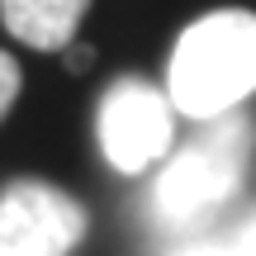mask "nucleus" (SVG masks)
<instances>
[{"instance_id": "nucleus-1", "label": "nucleus", "mask_w": 256, "mask_h": 256, "mask_svg": "<svg viewBox=\"0 0 256 256\" xmlns=\"http://www.w3.org/2000/svg\"><path fill=\"white\" fill-rule=\"evenodd\" d=\"M256 90V14L252 10H209L180 28L166 66V100L176 114L209 124L242 110Z\"/></svg>"}, {"instance_id": "nucleus-2", "label": "nucleus", "mask_w": 256, "mask_h": 256, "mask_svg": "<svg viewBox=\"0 0 256 256\" xmlns=\"http://www.w3.org/2000/svg\"><path fill=\"white\" fill-rule=\"evenodd\" d=\"M256 147V119L242 110L218 114L204 124V133H194L190 142H180V152L171 147L166 166L152 180V214L171 228L204 218V214L223 209L238 194L242 171L252 162Z\"/></svg>"}, {"instance_id": "nucleus-3", "label": "nucleus", "mask_w": 256, "mask_h": 256, "mask_svg": "<svg viewBox=\"0 0 256 256\" xmlns=\"http://www.w3.org/2000/svg\"><path fill=\"white\" fill-rule=\"evenodd\" d=\"M100 152L119 176H142L176 147V110L142 76H119L100 100Z\"/></svg>"}, {"instance_id": "nucleus-4", "label": "nucleus", "mask_w": 256, "mask_h": 256, "mask_svg": "<svg viewBox=\"0 0 256 256\" xmlns=\"http://www.w3.org/2000/svg\"><path fill=\"white\" fill-rule=\"evenodd\" d=\"M86 238V209L43 180L0 190V256H72Z\"/></svg>"}, {"instance_id": "nucleus-5", "label": "nucleus", "mask_w": 256, "mask_h": 256, "mask_svg": "<svg viewBox=\"0 0 256 256\" xmlns=\"http://www.w3.org/2000/svg\"><path fill=\"white\" fill-rule=\"evenodd\" d=\"M90 0H0V19L19 43L38 52H62L76 43V28Z\"/></svg>"}, {"instance_id": "nucleus-6", "label": "nucleus", "mask_w": 256, "mask_h": 256, "mask_svg": "<svg viewBox=\"0 0 256 256\" xmlns=\"http://www.w3.org/2000/svg\"><path fill=\"white\" fill-rule=\"evenodd\" d=\"M223 247H228V256H256V209L238 223V228L223 232Z\"/></svg>"}, {"instance_id": "nucleus-7", "label": "nucleus", "mask_w": 256, "mask_h": 256, "mask_svg": "<svg viewBox=\"0 0 256 256\" xmlns=\"http://www.w3.org/2000/svg\"><path fill=\"white\" fill-rule=\"evenodd\" d=\"M19 86H24V76H19V62L10 52H0V119L10 114V104L19 100Z\"/></svg>"}, {"instance_id": "nucleus-8", "label": "nucleus", "mask_w": 256, "mask_h": 256, "mask_svg": "<svg viewBox=\"0 0 256 256\" xmlns=\"http://www.w3.org/2000/svg\"><path fill=\"white\" fill-rule=\"evenodd\" d=\"M166 256H228V247H223V238H194V242L171 247Z\"/></svg>"}, {"instance_id": "nucleus-9", "label": "nucleus", "mask_w": 256, "mask_h": 256, "mask_svg": "<svg viewBox=\"0 0 256 256\" xmlns=\"http://www.w3.org/2000/svg\"><path fill=\"white\" fill-rule=\"evenodd\" d=\"M62 52H66V66H72V72H90V62H95V52L86 43H66Z\"/></svg>"}]
</instances>
